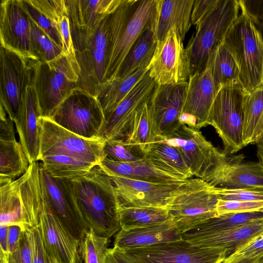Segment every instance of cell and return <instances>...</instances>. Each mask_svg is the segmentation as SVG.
Segmentation results:
<instances>
[{"label":"cell","instance_id":"1","mask_svg":"<svg viewBox=\"0 0 263 263\" xmlns=\"http://www.w3.org/2000/svg\"><path fill=\"white\" fill-rule=\"evenodd\" d=\"M76 202L88 229L110 238L121 229L119 200L111 178L99 165L70 180Z\"/></svg>","mask_w":263,"mask_h":263},{"label":"cell","instance_id":"2","mask_svg":"<svg viewBox=\"0 0 263 263\" xmlns=\"http://www.w3.org/2000/svg\"><path fill=\"white\" fill-rule=\"evenodd\" d=\"M156 0H122L110 15L109 52L104 82L114 79L135 42L147 28L154 30Z\"/></svg>","mask_w":263,"mask_h":263},{"label":"cell","instance_id":"3","mask_svg":"<svg viewBox=\"0 0 263 263\" xmlns=\"http://www.w3.org/2000/svg\"><path fill=\"white\" fill-rule=\"evenodd\" d=\"M0 187V226L17 225L24 229L38 226L43 200L38 161L30 164L21 177Z\"/></svg>","mask_w":263,"mask_h":263},{"label":"cell","instance_id":"4","mask_svg":"<svg viewBox=\"0 0 263 263\" xmlns=\"http://www.w3.org/2000/svg\"><path fill=\"white\" fill-rule=\"evenodd\" d=\"M240 11L238 0H217L196 26V32L185 48L190 62V76L205 69L210 55L223 42Z\"/></svg>","mask_w":263,"mask_h":263},{"label":"cell","instance_id":"5","mask_svg":"<svg viewBox=\"0 0 263 263\" xmlns=\"http://www.w3.org/2000/svg\"><path fill=\"white\" fill-rule=\"evenodd\" d=\"M223 42L235 57L246 92L263 88V36L241 9Z\"/></svg>","mask_w":263,"mask_h":263},{"label":"cell","instance_id":"6","mask_svg":"<svg viewBox=\"0 0 263 263\" xmlns=\"http://www.w3.org/2000/svg\"><path fill=\"white\" fill-rule=\"evenodd\" d=\"M110 15L94 31L83 30L70 24L80 68L79 87L95 96L104 82L106 69Z\"/></svg>","mask_w":263,"mask_h":263},{"label":"cell","instance_id":"7","mask_svg":"<svg viewBox=\"0 0 263 263\" xmlns=\"http://www.w3.org/2000/svg\"><path fill=\"white\" fill-rule=\"evenodd\" d=\"M79 75L77 60L63 52L50 61L39 62L34 87L41 117L50 118L70 92L79 87Z\"/></svg>","mask_w":263,"mask_h":263},{"label":"cell","instance_id":"8","mask_svg":"<svg viewBox=\"0 0 263 263\" xmlns=\"http://www.w3.org/2000/svg\"><path fill=\"white\" fill-rule=\"evenodd\" d=\"M219 198L215 187L202 179H187L167 209L172 220L182 234L217 216Z\"/></svg>","mask_w":263,"mask_h":263},{"label":"cell","instance_id":"9","mask_svg":"<svg viewBox=\"0 0 263 263\" xmlns=\"http://www.w3.org/2000/svg\"><path fill=\"white\" fill-rule=\"evenodd\" d=\"M62 127L88 139H99L105 124L96 96L78 87L73 89L49 118Z\"/></svg>","mask_w":263,"mask_h":263},{"label":"cell","instance_id":"10","mask_svg":"<svg viewBox=\"0 0 263 263\" xmlns=\"http://www.w3.org/2000/svg\"><path fill=\"white\" fill-rule=\"evenodd\" d=\"M247 92L235 86H226L217 92L209 118L222 141L223 152L235 153L244 146L242 140L243 104Z\"/></svg>","mask_w":263,"mask_h":263},{"label":"cell","instance_id":"11","mask_svg":"<svg viewBox=\"0 0 263 263\" xmlns=\"http://www.w3.org/2000/svg\"><path fill=\"white\" fill-rule=\"evenodd\" d=\"M39 62L0 47V104L14 123L27 87L34 84Z\"/></svg>","mask_w":263,"mask_h":263},{"label":"cell","instance_id":"12","mask_svg":"<svg viewBox=\"0 0 263 263\" xmlns=\"http://www.w3.org/2000/svg\"><path fill=\"white\" fill-rule=\"evenodd\" d=\"M40 156L64 154L99 165L105 158V141L88 139L59 125L49 118L40 117Z\"/></svg>","mask_w":263,"mask_h":263},{"label":"cell","instance_id":"13","mask_svg":"<svg viewBox=\"0 0 263 263\" xmlns=\"http://www.w3.org/2000/svg\"><path fill=\"white\" fill-rule=\"evenodd\" d=\"M121 251L134 263H221L229 256L224 249L200 247L183 239Z\"/></svg>","mask_w":263,"mask_h":263},{"label":"cell","instance_id":"14","mask_svg":"<svg viewBox=\"0 0 263 263\" xmlns=\"http://www.w3.org/2000/svg\"><path fill=\"white\" fill-rule=\"evenodd\" d=\"M147 69L149 76L158 85L181 84L189 80V60L183 40L175 27L163 40L157 42Z\"/></svg>","mask_w":263,"mask_h":263},{"label":"cell","instance_id":"15","mask_svg":"<svg viewBox=\"0 0 263 263\" xmlns=\"http://www.w3.org/2000/svg\"><path fill=\"white\" fill-rule=\"evenodd\" d=\"M156 139L176 147L193 176L202 180L215 165L221 152L206 139L200 129L185 124L174 134Z\"/></svg>","mask_w":263,"mask_h":263},{"label":"cell","instance_id":"16","mask_svg":"<svg viewBox=\"0 0 263 263\" xmlns=\"http://www.w3.org/2000/svg\"><path fill=\"white\" fill-rule=\"evenodd\" d=\"M110 177L115 186L119 204L125 207L167 208L180 186L186 180L156 183L118 176Z\"/></svg>","mask_w":263,"mask_h":263},{"label":"cell","instance_id":"17","mask_svg":"<svg viewBox=\"0 0 263 263\" xmlns=\"http://www.w3.org/2000/svg\"><path fill=\"white\" fill-rule=\"evenodd\" d=\"M40 174L51 212L81 243L89 230L79 211L70 180L53 178L41 165Z\"/></svg>","mask_w":263,"mask_h":263},{"label":"cell","instance_id":"18","mask_svg":"<svg viewBox=\"0 0 263 263\" xmlns=\"http://www.w3.org/2000/svg\"><path fill=\"white\" fill-rule=\"evenodd\" d=\"M187 87V81L178 84H156L148 105L157 137L171 135L182 125L179 118Z\"/></svg>","mask_w":263,"mask_h":263},{"label":"cell","instance_id":"19","mask_svg":"<svg viewBox=\"0 0 263 263\" xmlns=\"http://www.w3.org/2000/svg\"><path fill=\"white\" fill-rule=\"evenodd\" d=\"M221 152L218 159L203 180L224 189L263 187V168L258 162L243 161L244 156H230Z\"/></svg>","mask_w":263,"mask_h":263},{"label":"cell","instance_id":"20","mask_svg":"<svg viewBox=\"0 0 263 263\" xmlns=\"http://www.w3.org/2000/svg\"><path fill=\"white\" fill-rule=\"evenodd\" d=\"M32 21L20 0H1V46L24 57L37 60L31 48Z\"/></svg>","mask_w":263,"mask_h":263},{"label":"cell","instance_id":"21","mask_svg":"<svg viewBox=\"0 0 263 263\" xmlns=\"http://www.w3.org/2000/svg\"><path fill=\"white\" fill-rule=\"evenodd\" d=\"M42 183L43 200L38 227L45 246L57 263H81L80 242L51 212L42 180Z\"/></svg>","mask_w":263,"mask_h":263},{"label":"cell","instance_id":"22","mask_svg":"<svg viewBox=\"0 0 263 263\" xmlns=\"http://www.w3.org/2000/svg\"><path fill=\"white\" fill-rule=\"evenodd\" d=\"M156 85L148 70L125 99L119 104L101 130L99 137L105 140L126 137L128 127L136 110L148 101Z\"/></svg>","mask_w":263,"mask_h":263},{"label":"cell","instance_id":"23","mask_svg":"<svg viewBox=\"0 0 263 263\" xmlns=\"http://www.w3.org/2000/svg\"><path fill=\"white\" fill-rule=\"evenodd\" d=\"M41 117L34 84L27 87L17 121L15 123L21 144L31 164L39 160Z\"/></svg>","mask_w":263,"mask_h":263},{"label":"cell","instance_id":"24","mask_svg":"<svg viewBox=\"0 0 263 263\" xmlns=\"http://www.w3.org/2000/svg\"><path fill=\"white\" fill-rule=\"evenodd\" d=\"M217 93L209 67L190 76L182 112L196 117L197 129L209 125L210 112Z\"/></svg>","mask_w":263,"mask_h":263},{"label":"cell","instance_id":"25","mask_svg":"<svg viewBox=\"0 0 263 263\" xmlns=\"http://www.w3.org/2000/svg\"><path fill=\"white\" fill-rule=\"evenodd\" d=\"M195 0H156L154 31L158 41L173 27L183 41L192 25L191 13Z\"/></svg>","mask_w":263,"mask_h":263},{"label":"cell","instance_id":"26","mask_svg":"<svg viewBox=\"0 0 263 263\" xmlns=\"http://www.w3.org/2000/svg\"><path fill=\"white\" fill-rule=\"evenodd\" d=\"M182 239V233L170 219L147 227L129 230L120 229L116 235L114 247L124 250Z\"/></svg>","mask_w":263,"mask_h":263},{"label":"cell","instance_id":"27","mask_svg":"<svg viewBox=\"0 0 263 263\" xmlns=\"http://www.w3.org/2000/svg\"><path fill=\"white\" fill-rule=\"evenodd\" d=\"M70 24L79 28L94 31L102 21L112 14L122 0H67Z\"/></svg>","mask_w":263,"mask_h":263},{"label":"cell","instance_id":"28","mask_svg":"<svg viewBox=\"0 0 263 263\" xmlns=\"http://www.w3.org/2000/svg\"><path fill=\"white\" fill-rule=\"evenodd\" d=\"M99 166L110 177L118 176L133 180L156 183L186 180L159 170L145 157L130 162L114 161L104 158Z\"/></svg>","mask_w":263,"mask_h":263},{"label":"cell","instance_id":"29","mask_svg":"<svg viewBox=\"0 0 263 263\" xmlns=\"http://www.w3.org/2000/svg\"><path fill=\"white\" fill-rule=\"evenodd\" d=\"M262 233L263 221H261L217 233L182 239L200 247L224 249L229 256L238 248Z\"/></svg>","mask_w":263,"mask_h":263},{"label":"cell","instance_id":"30","mask_svg":"<svg viewBox=\"0 0 263 263\" xmlns=\"http://www.w3.org/2000/svg\"><path fill=\"white\" fill-rule=\"evenodd\" d=\"M206 66L210 69L217 92L226 86H235L245 90L237 61L223 42L212 52Z\"/></svg>","mask_w":263,"mask_h":263},{"label":"cell","instance_id":"31","mask_svg":"<svg viewBox=\"0 0 263 263\" xmlns=\"http://www.w3.org/2000/svg\"><path fill=\"white\" fill-rule=\"evenodd\" d=\"M147 71V68H140L128 77L115 78L105 81L100 85L96 97L103 111L105 124L110 119L119 104Z\"/></svg>","mask_w":263,"mask_h":263},{"label":"cell","instance_id":"32","mask_svg":"<svg viewBox=\"0 0 263 263\" xmlns=\"http://www.w3.org/2000/svg\"><path fill=\"white\" fill-rule=\"evenodd\" d=\"M145 157L159 170L182 180L193 176L177 149L164 141L156 139L146 148Z\"/></svg>","mask_w":263,"mask_h":263},{"label":"cell","instance_id":"33","mask_svg":"<svg viewBox=\"0 0 263 263\" xmlns=\"http://www.w3.org/2000/svg\"><path fill=\"white\" fill-rule=\"evenodd\" d=\"M157 42L153 27L147 26L128 52L115 78H125L139 69L147 68Z\"/></svg>","mask_w":263,"mask_h":263},{"label":"cell","instance_id":"34","mask_svg":"<svg viewBox=\"0 0 263 263\" xmlns=\"http://www.w3.org/2000/svg\"><path fill=\"white\" fill-rule=\"evenodd\" d=\"M261 221L262 212L224 214L210 218L182 233V238L217 233Z\"/></svg>","mask_w":263,"mask_h":263},{"label":"cell","instance_id":"35","mask_svg":"<svg viewBox=\"0 0 263 263\" xmlns=\"http://www.w3.org/2000/svg\"><path fill=\"white\" fill-rule=\"evenodd\" d=\"M30 165L21 144L14 140H0V186L25 173Z\"/></svg>","mask_w":263,"mask_h":263},{"label":"cell","instance_id":"36","mask_svg":"<svg viewBox=\"0 0 263 263\" xmlns=\"http://www.w3.org/2000/svg\"><path fill=\"white\" fill-rule=\"evenodd\" d=\"M40 164L50 176L58 179L71 180L88 173L96 165L93 163L70 155L52 154L40 158Z\"/></svg>","mask_w":263,"mask_h":263},{"label":"cell","instance_id":"37","mask_svg":"<svg viewBox=\"0 0 263 263\" xmlns=\"http://www.w3.org/2000/svg\"><path fill=\"white\" fill-rule=\"evenodd\" d=\"M243 114L242 140L246 146L255 144L263 132V88L246 95Z\"/></svg>","mask_w":263,"mask_h":263},{"label":"cell","instance_id":"38","mask_svg":"<svg viewBox=\"0 0 263 263\" xmlns=\"http://www.w3.org/2000/svg\"><path fill=\"white\" fill-rule=\"evenodd\" d=\"M119 213L121 229L124 230L147 227L171 219L166 208L125 207L119 204Z\"/></svg>","mask_w":263,"mask_h":263},{"label":"cell","instance_id":"39","mask_svg":"<svg viewBox=\"0 0 263 263\" xmlns=\"http://www.w3.org/2000/svg\"><path fill=\"white\" fill-rule=\"evenodd\" d=\"M148 100L140 104L136 110L124 139L128 143L140 147L144 153L147 146L157 138L148 105Z\"/></svg>","mask_w":263,"mask_h":263},{"label":"cell","instance_id":"40","mask_svg":"<svg viewBox=\"0 0 263 263\" xmlns=\"http://www.w3.org/2000/svg\"><path fill=\"white\" fill-rule=\"evenodd\" d=\"M109 238L97 234L92 229L85 234L80 246L84 263H104Z\"/></svg>","mask_w":263,"mask_h":263},{"label":"cell","instance_id":"41","mask_svg":"<svg viewBox=\"0 0 263 263\" xmlns=\"http://www.w3.org/2000/svg\"><path fill=\"white\" fill-rule=\"evenodd\" d=\"M104 152L105 158L120 162L135 161L145 157V153L140 147L123 139L105 141Z\"/></svg>","mask_w":263,"mask_h":263},{"label":"cell","instance_id":"42","mask_svg":"<svg viewBox=\"0 0 263 263\" xmlns=\"http://www.w3.org/2000/svg\"><path fill=\"white\" fill-rule=\"evenodd\" d=\"M31 48L33 55L41 62L50 61L62 52V50L32 21Z\"/></svg>","mask_w":263,"mask_h":263},{"label":"cell","instance_id":"43","mask_svg":"<svg viewBox=\"0 0 263 263\" xmlns=\"http://www.w3.org/2000/svg\"><path fill=\"white\" fill-rule=\"evenodd\" d=\"M27 14L46 35L62 50L63 43L60 32L59 26L53 23L29 4L27 0H20Z\"/></svg>","mask_w":263,"mask_h":263},{"label":"cell","instance_id":"44","mask_svg":"<svg viewBox=\"0 0 263 263\" xmlns=\"http://www.w3.org/2000/svg\"><path fill=\"white\" fill-rule=\"evenodd\" d=\"M263 256V233L242 245L221 263H251Z\"/></svg>","mask_w":263,"mask_h":263},{"label":"cell","instance_id":"45","mask_svg":"<svg viewBox=\"0 0 263 263\" xmlns=\"http://www.w3.org/2000/svg\"><path fill=\"white\" fill-rule=\"evenodd\" d=\"M27 1L41 14L59 26L62 17L68 15L65 0Z\"/></svg>","mask_w":263,"mask_h":263},{"label":"cell","instance_id":"46","mask_svg":"<svg viewBox=\"0 0 263 263\" xmlns=\"http://www.w3.org/2000/svg\"><path fill=\"white\" fill-rule=\"evenodd\" d=\"M219 199L233 201H263V187L224 189L215 187Z\"/></svg>","mask_w":263,"mask_h":263},{"label":"cell","instance_id":"47","mask_svg":"<svg viewBox=\"0 0 263 263\" xmlns=\"http://www.w3.org/2000/svg\"><path fill=\"white\" fill-rule=\"evenodd\" d=\"M263 212V201H233L219 199L216 206L217 216L231 213Z\"/></svg>","mask_w":263,"mask_h":263},{"label":"cell","instance_id":"48","mask_svg":"<svg viewBox=\"0 0 263 263\" xmlns=\"http://www.w3.org/2000/svg\"><path fill=\"white\" fill-rule=\"evenodd\" d=\"M8 263H33L31 236L29 229L23 230Z\"/></svg>","mask_w":263,"mask_h":263},{"label":"cell","instance_id":"49","mask_svg":"<svg viewBox=\"0 0 263 263\" xmlns=\"http://www.w3.org/2000/svg\"><path fill=\"white\" fill-rule=\"evenodd\" d=\"M29 229L31 240L33 263H57L45 246L38 226Z\"/></svg>","mask_w":263,"mask_h":263},{"label":"cell","instance_id":"50","mask_svg":"<svg viewBox=\"0 0 263 263\" xmlns=\"http://www.w3.org/2000/svg\"><path fill=\"white\" fill-rule=\"evenodd\" d=\"M238 3L240 9L247 14L263 36V1L239 0Z\"/></svg>","mask_w":263,"mask_h":263},{"label":"cell","instance_id":"51","mask_svg":"<svg viewBox=\"0 0 263 263\" xmlns=\"http://www.w3.org/2000/svg\"><path fill=\"white\" fill-rule=\"evenodd\" d=\"M59 30L63 43L62 52L70 58L77 60L68 15H64L61 18L59 23Z\"/></svg>","mask_w":263,"mask_h":263},{"label":"cell","instance_id":"52","mask_svg":"<svg viewBox=\"0 0 263 263\" xmlns=\"http://www.w3.org/2000/svg\"><path fill=\"white\" fill-rule=\"evenodd\" d=\"M217 2V0H195L191 16L192 25H197Z\"/></svg>","mask_w":263,"mask_h":263},{"label":"cell","instance_id":"53","mask_svg":"<svg viewBox=\"0 0 263 263\" xmlns=\"http://www.w3.org/2000/svg\"><path fill=\"white\" fill-rule=\"evenodd\" d=\"M14 123L3 106L0 104V140L15 139Z\"/></svg>","mask_w":263,"mask_h":263},{"label":"cell","instance_id":"54","mask_svg":"<svg viewBox=\"0 0 263 263\" xmlns=\"http://www.w3.org/2000/svg\"><path fill=\"white\" fill-rule=\"evenodd\" d=\"M9 226H0V263H8L10 252L9 249L8 233Z\"/></svg>","mask_w":263,"mask_h":263},{"label":"cell","instance_id":"55","mask_svg":"<svg viewBox=\"0 0 263 263\" xmlns=\"http://www.w3.org/2000/svg\"><path fill=\"white\" fill-rule=\"evenodd\" d=\"M104 263H134L121 250L115 247L108 249Z\"/></svg>","mask_w":263,"mask_h":263},{"label":"cell","instance_id":"56","mask_svg":"<svg viewBox=\"0 0 263 263\" xmlns=\"http://www.w3.org/2000/svg\"><path fill=\"white\" fill-rule=\"evenodd\" d=\"M25 229L17 225L9 226L8 240L10 254L14 250L21 233Z\"/></svg>","mask_w":263,"mask_h":263},{"label":"cell","instance_id":"57","mask_svg":"<svg viewBox=\"0 0 263 263\" xmlns=\"http://www.w3.org/2000/svg\"><path fill=\"white\" fill-rule=\"evenodd\" d=\"M255 144L257 147V162L263 168V132L257 139Z\"/></svg>","mask_w":263,"mask_h":263},{"label":"cell","instance_id":"58","mask_svg":"<svg viewBox=\"0 0 263 263\" xmlns=\"http://www.w3.org/2000/svg\"><path fill=\"white\" fill-rule=\"evenodd\" d=\"M251 263H263V256L260 257L259 258H258V259Z\"/></svg>","mask_w":263,"mask_h":263}]
</instances>
